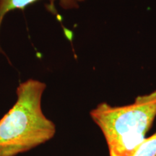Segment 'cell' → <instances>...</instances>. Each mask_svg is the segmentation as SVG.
<instances>
[{
	"mask_svg": "<svg viewBox=\"0 0 156 156\" xmlns=\"http://www.w3.org/2000/svg\"><path fill=\"white\" fill-rule=\"evenodd\" d=\"M46 87L34 79L18 85L16 102L0 119V156H16L54 137L55 124L41 108Z\"/></svg>",
	"mask_w": 156,
	"mask_h": 156,
	"instance_id": "cell-1",
	"label": "cell"
},
{
	"mask_svg": "<svg viewBox=\"0 0 156 156\" xmlns=\"http://www.w3.org/2000/svg\"><path fill=\"white\" fill-rule=\"evenodd\" d=\"M90 115L106 139L109 156H131L156 118V90L137 96L126 106L101 103Z\"/></svg>",
	"mask_w": 156,
	"mask_h": 156,
	"instance_id": "cell-2",
	"label": "cell"
},
{
	"mask_svg": "<svg viewBox=\"0 0 156 156\" xmlns=\"http://www.w3.org/2000/svg\"><path fill=\"white\" fill-rule=\"evenodd\" d=\"M38 0H0V29L3 20L7 13L15 9H23L25 7L36 2ZM55 0H51L52 3ZM58 4L65 9L77 8L78 7L77 0H58ZM0 53L5 54L0 46Z\"/></svg>",
	"mask_w": 156,
	"mask_h": 156,
	"instance_id": "cell-3",
	"label": "cell"
},
{
	"mask_svg": "<svg viewBox=\"0 0 156 156\" xmlns=\"http://www.w3.org/2000/svg\"><path fill=\"white\" fill-rule=\"evenodd\" d=\"M131 156H156V132L142 142Z\"/></svg>",
	"mask_w": 156,
	"mask_h": 156,
	"instance_id": "cell-4",
	"label": "cell"
},
{
	"mask_svg": "<svg viewBox=\"0 0 156 156\" xmlns=\"http://www.w3.org/2000/svg\"><path fill=\"white\" fill-rule=\"evenodd\" d=\"M77 2H83V1H85V0H77Z\"/></svg>",
	"mask_w": 156,
	"mask_h": 156,
	"instance_id": "cell-5",
	"label": "cell"
}]
</instances>
